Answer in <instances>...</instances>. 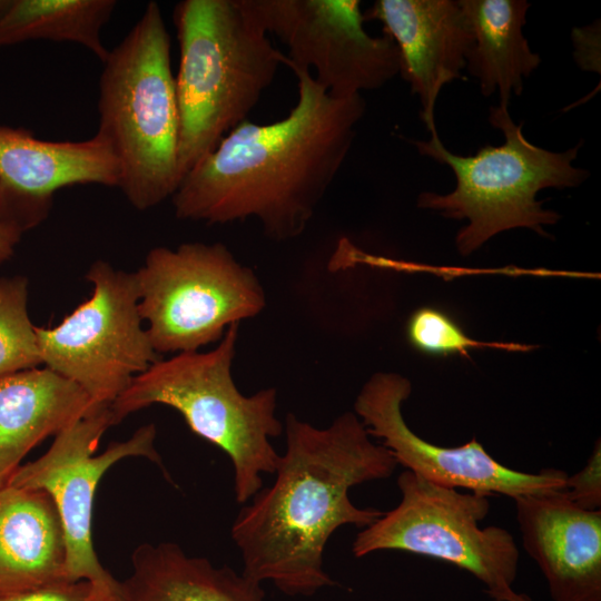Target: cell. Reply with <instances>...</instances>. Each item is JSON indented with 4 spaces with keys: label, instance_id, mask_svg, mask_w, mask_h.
<instances>
[{
    "label": "cell",
    "instance_id": "6da1fadb",
    "mask_svg": "<svg viewBox=\"0 0 601 601\" xmlns=\"http://www.w3.org/2000/svg\"><path fill=\"white\" fill-rule=\"evenodd\" d=\"M288 115L229 131L191 168L171 196L178 219L226 224L256 218L267 237L299 236L342 168L365 114L362 95L335 97L308 69Z\"/></svg>",
    "mask_w": 601,
    "mask_h": 601
},
{
    "label": "cell",
    "instance_id": "7a4b0ae2",
    "mask_svg": "<svg viewBox=\"0 0 601 601\" xmlns=\"http://www.w3.org/2000/svg\"><path fill=\"white\" fill-rule=\"evenodd\" d=\"M286 451L275 481L262 487L238 512L230 535L243 559L242 573L269 581L288 595H312L334 584L323 554L344 525L364 529L383 512L358 508L349 490L390 477L397 463L374 443L358 416L345 412L318 428L289 413Z\"/></svg>",
    "mask_w": 601,
    "mask_h": 601
},
{
    "label": "cell",
    "instance_id": "3957f363",
    "mask_svg": "<svg viewBox=\"0 0 601 601\" xmlns=\"http://www.w3.org/2000/svg\"><path fill=\"white\" fill-rule=\"evenodd\" d=\"M180 177L247 120L285 61L248 0H183L173 11ZM181 181V180H180Z\"/></svg>",
    "mask_w": 601,
    "mask_h": 601
},
{
    "label": "cell",
    "instance_id": "277c9868",
    "mask_svg": "<svg viewBox=\"0 0 601 601\" xmlns=\"http://www.w3.org/2000/svg\"><path fill=\"white\" fill-rule=\"evenodd\" d=\"M170 47L160 7L151 1L109 50L99 79L97 134L117 159L118 187L138 210L171 198L181 180Z\"/></svg>",
    "mask_w": 601,
    "mask_h": 601
},
{
    "label": "cell",
    "instance_id": "5b68a950",
    "mask_svg": "<svg viewBox=\"0 0 601 601\" xmlns=\"http://www.w3.org/2000/svg\"><path fill=\"white\" fill-rule=\"evenodd\" d=\"M239 324H231L218 345L206 353H177L132 378L110 404L115 425L154 404L178 411L190 431L220 449L234 469L237 503L245 504L262 487L263 474H274L279 454L272 439L283 424L276 416L277 391L243 395L231 376Z\"/></svg>",
    "mask_w": 601,
    "mask_h": 601
},
{
    "label": "cell",
    "instance_id": "8992f818",
    "mask_svg": "<svg viewBox=\"0 0 601 601\" xmlns=\"http://www.w3.org/2000/svg\"><path fill=\"white\" fill-rule=\"evenodd\" d=\"M489 122L501 130V146L486 145L475 155L461 156L444 147L439 134L428 140H413L417 151L450 167L455 175L453 191L442 195L424 191L417 206L451 219H466L455 245L467 256L504 230L529 228L546 236L543 226L560 219L554 210L542 207L536 195L544 188H571L581 185L590 173L573 166L581 144L562 152L531 144L510 116L509 106L490 107Z\"/></svg>",
    "mask_w": 601,
    "mask_h": 601
},
{
    "label": "cell",
    "instance_id": "52a82bcc",
    "mask_svg": "<svg viewBox=\"0 0 601 601\" xmlns=\"http://www.w3.org/2000/svg\"><path fill=\"white\" fill-rule=\"evenodd\" d=\"M139 314L159 354L196 352L266 305L255 273L220 243L154 247L135 272Z\"/></svg>",
    "mask_w": 601,
    "mask_h": 601
},
{
    "label": "cell",
    "instance_id": "ba28073f",
    "mask_svg": "<svg viewBox=\"0 0 601 601\" xmlns=\"http://www.w3.org/2000/svg\"><path fill=\"white\" fill-rule=\"evenodd\" d=\"M397 486L400 503L355 536L356 558L407 552L467 571L487 594L512 588L520 558L512 534L497 525H480L489 514L490 495L437 485L407 470L398 475Z\"/></svg>",
    "mask_w": 601,
    "mask_h": 601
},
{
    "label": "cell",
    "instance_id": "9c48e42d",
    "mask_svg": "<svg viewBox=\"0 0 601 601\" xmlns=\"http://www.w3.org/2000/svg\"><path fill=\"white\" fill-rule=\"evenodd\" d=\"M86 279L91 296L58 325L36 326L38 346L47 368L77 384L95 404L110 406L161 355L142 326L135 272L96 260Z\"/></svg>",
    "mask_w": 601,
    "mask_h": 601
},
{
    "label": "cell",
    "instance_id": "30bf717a",
    "mask_svg": "<svg viewBox=\"0 0 601 601\" xmlns=\"http://www.w3.org/2000/svg\"><path fill=\"white\" fill-rule=\"evenodd\" d=\"M112 425L109 406H98L56 434L49 450L20 465L7 483L41 490L51 497L65 533L69 581L89 582L108 601L117 600L119 581L101 565L93 548L97 486L108 469L127 457H145L162 467L154 445V424L141 426L128 440L110 443L96 454L100 439Z\"/></svg>",
    "mask_w": 601,
    "mask_h": 601
},
{
    "label": "cell",
    "instance_id": "8fae6325",
    "mask_svg": "<svg viewBox=\"0 0 601 601\" xmlns=\"http://www.w3.org/2000/svg\"><path fill=\"white\" fill-rule=\"evenodd\" d=\"M265 31L286 47L285 62L314 71L335 97L383 87L400 73V55L386 35L364 29L358 0H248Z\"/></svg>",
    "mask_w": 601,
    "mask_h": 601
},
{
    "label": "cell",
    "instance_id": "7c38bea8",
    "mask_svg": "<svg viewBox=\"0 0 601 601\" xmlns=\"http://www.w3.org/2000/svg\"><path fill=\"white\" fill-rule=\"evenodd\" d=\"M411 393L408 378L393 372H377L365 382L354 403V413L370 436L380 440L397 465L437 485L490 496L501 494L512 500L564 490L568 474L563 470L530 473L510 469L492 457L476 439L456 447L425 441L411 430L402 413Z\"/></svg>",
    "mask_w": 601,
    "mask_h": 601
},
{
    "label": "cell",
    "instance_id": "4fadbf2b",
    "mask_svg": "<svg viewBox=\"0 0 601 601\" xmlns=\"http://www.w3.org/2000/svg\"><path fill=\"white\" fill-rule=\"evenodd\" d=\"M87 184H119L117 159L100 135L49 141L0 125V223L21 233L33 228L49 215L57 190Z\"/></svg>",
    "mask_w": 601,
    "mask_h": 601
},
{
    "label": "cell",
    "instance_id": "5bb4252c",
    "mask_svg": "<svg viewBox=\"0 0 601 601\" xmlns=\"http://www.w3.org/2000/svg\"><path fill=\"white\" fill-rule=\"evenodd\" d=\"M377 20L400 55V73L420 98L430 135L437 134L435 106L442 88L461 78L473 45L470 22L459 1L377 0L364 13Z\"/></svg>",
    "mask_w": 601,
    "mask_h": 601
},
{
    "label": "cell",
    "instance_id": "9a60e30c",
    "mask_svg": "<svg viewBox=\"0 0 601 601\" xmlns=\"http://www.w3.org/2000/svg\"><path fill=\"white\" fill-rule=\"evenodd\" d=\"M526 553L554 601H601V510L577 506L563 490L513 499Z\"/></svg>",
    "mask_w": 601,
    "mask_h": 601
},
{
    "label": "cell",
    "instance_id": "2e32d148",
    "mask_svg": "<svg viewBox=\"0 0 601 601\" xmlns=\"http://www.w3.org/2000/svg\"><path fill=\"white\" fill-rule=\"evenodd\" d=\"M98 406L77 384L47 367L0 376V487L38 443Z\"/></svg>",
    "mask_w": 601,
    "mask_h": 601
},
{
    "label": "cell",
    "instance_id": "e0dca14e",
    "mask_svg": "<svg viewBox=\"0 0 601 601\" xmlns=\"http://www.w3.org/2000/svg\"><path fill=\"white\" fill-rule=\"evenodd\" d=\"M70 582L67 545L51 497L41 490L0 487V594Z\"/></svg>",
    "mask_w": 601,
    "mask_h": 601
},
{
    "label": "cell",
    "instance_id": "ac0fdd59",
    "mask_svg": "<svg viewBox=\"0 0 601 601\" xmlns=\"http://www.w3.org/2000/svg\"><path fill=\"white\" fill-rule=\"evenodd\" d=\"M116 601H265L262 584L230 566L188 555L177 543H142Z\"/></svg>",
    "mask_w": 601,
    "mask_h": 601
},
{
    "label": "cell",
    "instance_id": "d6986e66",
    "mask_svg": "<svg viewBox=\"0 0 601 601\" xmlns=\"http://www.w3.org/2000/svg\"><path fill=\"white\" fill-rule=\"evenodd\" d=\"M473 33L466 69L480 85L484 97L495 91L500 105L509 106L511 96H520L523 80L541 63L522 28L530 3L525 0H459Z\"/></svg>",
    "mask_w": 601,
    "mask_h": 601
},
{
    "label": "cell",
    "instance_id": "ffe728a7",
    "mask_svg": "<svg viewBox=\"0 0 601 601\" xmlns=\"http://www.w3.org/2000/svg\"><path fill=\"white\" fill-rule=\"evenodd\" d=\"M116 6L115 0H3L0 48L35 40L72 42L104 62L109 50L101 31Z\"/></svg>",
    "mask_w": 601,
    "mask_h": 601
},
{
    "label": "cell",
    "instance_id": "44dd1931",
    "mask_svg": "<svg viewBox=\"0 0 601 601\" xmlns=\"http://www.w3.org/2000/svg\"><path fill=\"white\" fill-rule=\"evenodd\" d=\"M27 303L26 277H0V376L42 364Z\"/></svg>",
    "mask_w": 601,
    "mask_h": 601
},
{
    "label": "cell",
    "instance_id": "7402d4cb",
    "mask_svg": "<svg viewBox=\"0 0 601 601\" xmlns=\"http://www.w3.org/2000/svg\"><path fill=\"white\" fill-rule=\"evenodd\" d=\"M406 338L416 351L433 356H466L471 348L494 347L526 352L531 345L484 343L471 338L445 311L435 306L415 309L406 323Z\"/></svg>",
    "mask_w": 601,
    "mask_h": 601
},
{
    "label": "cell",
    "instance_id": "603a6c76",
    "mask_svg": "<svg viewBox=\"0 0 601 601\" xmlns=\"http://www.w3.org/2000/svg\"><path fill=\"white\" fill-rule=\"evenodd\" d=\"M564 495L577 506L588 511L601 510V444L595 443L585 465L568 475Z\"/></svg>",
    "mask_w": 601,
    "mask_h": 601
},
{
    "label": "cell",
    "instance_id": "cb8c5ba5",
    "mask_svg": "<svg viewBox=\"0 0 601 601\" xmlns=\"http://www.w3.org/2000/svg\"><path fill=\"white\" fill-rule=\"evenodd\" d=\"M0 601H108L89 582H60L32 590L0 594Z\"/></svg>",
    "mask_w": 601,
    "mask_h": 601
},
{
    "label": "cell",
    "instance_id": "d4e9b609",
    "mask_svg": "<svg viewBox=\"0 0 601 601\" xmlns=\"http://www.w3.org/2000/svg\"><path fill=\"white\" fill-rule=\"evenodd\" d=\"M21 235L22 233L18 228L0 223V265L13 255Z\"/></svg>",
    "mask_w": 601,
    "mask_h": 601
},
{
    "label": "cell",
    "instance_id": "484cf974",
    "mask_svg": "<svg viewBox=\"0 0 601 601\" xmlns=\"http://www.w3.org/2000/svg\"><path fill=\"white\" fill-rule=\"evenodd\" d=\"M494 601H532L525 593H519L513 588H506L487 594Z\"/></svg>",
    "mask_w": 601,
    "mask_h": 601
},
{
    "label": "cell",
    "instance_id": "4316f807",
    "mask_svg": "<svg viewBox=\"0 0 601 601\" xmlns=\"http://www.w3.org/2000/svg\"><path fill=\"white\" fill-rule=\"evenodd\" d=\"M1 6H2V0H0V10H1Z\"/></svg>",
    "mask_w": 601,
    "mask_h": 601
}]
</instances>
